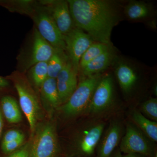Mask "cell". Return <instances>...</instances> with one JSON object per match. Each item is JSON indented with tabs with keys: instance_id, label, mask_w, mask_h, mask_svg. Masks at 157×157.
I'll return each instance as SVG.
<instances>
[{
	"instance_id": "1",
	"label": "cell",
	"mask_w": 157,
	"mask_h": 157,
	"mask_svg": "<svg viewBox=\"0 0 157 157\" xmlns=\"http://www.w3.org/2000/svg\"><path fill=\"white\" fill-rule=\"evenodd\" d=\"M75 26L94 42L111 44L113 29L121 19V5L109 0H68Z\"/></svg>"
},
{
	"instance_id": "2",
	"label": "cell",
	"mask_w": 157,
	"mask_h": 157,
	"mask_svg": "<svg viewBox=\"0 0 157 157\" xmlns=\"http://www.w3.org/2000/svg\"><path fill=\"white\" fill-rule=\"evenodd\" d=\"M27 14L32 17L35 28L45 41L55 49L66 51L64 36L44 6L39 2H33Z\"/></svg>"
},
{
	"instance_id": "3",
	"label": "cell",
	"mask_w": 157,
	"mask_h": 157,
	"mask_svg": "<svg viewBox=\"0 0 157 157\" xmlns=\"http://www.w3.org/2000/svg\"><path fill=\"white\" fill-rule=\"evenodd\" d=\"M101 76L98 75L84 77L68 101L59 107L60 110L67 117L74 116L85 111Z\"/></svg>"
},
{
	"instance_id": "4",
	"label": "cell",
	"mask_w": 157,
	"mask_h": 157,
	"mask_svg": "<svg viewBox=\"0 0 157 157\" xmlns=\"http://www.w3.org/2000/svg\"><path fill=\"white\" fill-rule=\"evenodd\" d=\"M19 97L20 106L26 117L31 133L34 135L36 128L39 105L36 96L22 77L21 72H15L10 76Z\"/></svg>"
},
{
	"instance_id": "5",
	"label": "cell",
	"mask_w": 157,
	"mask_h": 157,
	"mask_svg": "<svg viewBox=\"0 0 157 157\" xmlns=\"http://www.w3.org/2000/svg\"><path fill=\"white\" fill-rule=\"evenodd\" d=\"M35 132L33 141L30 143V157H56L59 146L54 125L45 124Z\"/></svg>"
},
{
	"instance_id": "6",
	"label": "cell",
	"mask_w": 157,
	"mask_h": 157,
	"mask_svg": "<svg viewBox=\"0 0 157 157\" xmlns=\"http://www.w3.org/2000/svg\"><path fill=\"white\" fill-rule=\"evenodd\" d=\"M54 51V48L34 28L29 47L25 52L21 54L18 60L19 69L22 71L21 73L26 72L31 67L38 63L48 62Z\"/></svg>"
},
{
	"instance_id": "7",
	"label": "cell",
	"mask_w": 157,
	"mask_h": 157,
	"mask_svg": "<svg viewBox=\"0 0 157 157\" xmlns=\"http://www.w3.org/2000/svg\"><path fill=\"white\" fill-rule=\"evenodd\" d=\"M150 140L135 124L129 123L127 124L125 134L121 139L119 148L124 154L152 156L154 151Z\"/></svg>"
},
{
	"instance_id": "8",
	"label": "cell",
	"mask_w": 157,
	"mask_h": 157,
	"mask_svg": "<svg viewBox=\"0 0 157 157\" xmlns=\"http://www.w3.org/2000/svg\"><path fill=\"white\" fill-rule=\"evenodd\" d=\"M105 124L94 122L88 124L79 133L75 142L76 153L81 157H90L94 153L104 133Z\"/></svg>"
},
{
	"instance_id": "9",
	"label": "cell",
	"mask_w": 157,
	"mask_h": 157,
	"mask_svg": "<svg viewBox=\"0 0 157 157\" xmlns=\"http://www.w3.org/2000/svg\"><path fill=\"white\" fill-rule=\"evenodd\" d=\"M114 91L112 76L110 74L102 76L86 111L88 113L96 114L108 109L113 102Z\"/></svg>"
},
{
	"instance_id": "10",
	"label": "cell",
	"mask_w": 157,
	"mask_h": 157,
	"mask_svg": "<svg viewBox=\"0 0 157 157\" xmlns=\"http://www.w3.org/2000/svg\"><path fill=\"white\" fill-rule=\"evenodd\" d=\"M64 39L68 58L74 67L78 71L82 56L94 41L88 34L76 27L64 36Z\"/></svg>"
},
{
	"instance_id": "11",
	"label": "cell",
	"mask_w": 157,
	"mask_h": 157,
	"mask_svg": "<svg viewBox=\"0 0 157 157\" xmlns=\"http://www.w3.org/2000/svg\"><path fill=\"white\" fill-rule=\"evenodd\" d=\"M39 2L48 11L63 36H66L76 27L67 1L45 0Z\"/></svg>"
},
{
	"instance_id": "12",
	"label": "cell",
	"mask_w": 157,
	"mask_h": 157,
	"mask_svg": "<svg viewBox=\"0 0 157 157\" xmlns=\"http://www.w3.org/2000/svg\"><path fill=\"white\" fill-rule=\"evenodd\" d=\"M113 66L121 89L125 94H130L139 80L137 68L131 62L118 57H117Z\"/></svg>"
},
{
	"instance_id": "13",
	"label": "cell",
	"mask_w": 157,
	"mask_h": 157,
	"mask_svg": "<svg viewBox=\"0 0 157 157\" xmlns=\"http://www.w3.org/2000/svg\"><path fill=\"white\" fill-rule=\"evenodd\" d=\"M78 70L74 67L69 60L57 76V87L60 106L68 101L76 89L78 84Z\"/></svg>"
},
{
	"instance_id": "14",
	"label": "cell",
	"mask_w": 157,
	"mask_h": 157,
	"mask_svg": "<svg viewBox=\"0 0 157 157\" xmlns=\"http://www.w3.org/2000/svg\"><path fill=\"white\" fill-rule=\"evenodd\" d=\"M122 135L120 122L113 121L103 133L98 147L97 157H109L119 144Z\"/></svg>"
},
{
	"instance_id": "15",
	"label": "cell",
	"mask_w": 157,
	"mask_h": 157,
	"mask_svg": "<svg viewBox=\"0 0 157 157\" xmlns=\"http://www.w3.org/2000/svg\"><path fill=\"white\" fill-rule=\"evenodd\" d=\"M117 57L116 51L112 46L79 71L84 77L101 75V73L113 65Z\"/></svg>"
},
{
	"instance_id": "16",
	"label": "cell",
	"mask_w": 157,
	"mask_h": 157,
	"mask_svg": "<svg viewBox=\"0 0 157 157\" xmlns=\"http://www.w3.org/2000/svg\"><path fill=\"white\" fill-rule=\"evenodd\" d=\"M123 14L131 21H141L149 19L154 14L151 4L141 1H131L124 7Z\"/></svg>"
},
{
	"instance_id": "17",
	"label": "cell",
	"mask_w": 157,
	"mask_h": 157,
	"mask_svg": "<svg viewBox=\"0 0 157 157\" xmlns=\"http://www.w3.org/2000/svg\"><path fill=\"white\" fill-rule=\"evenodd\" d=\"M135 125L151 141H157V123L149 119L140 111L135 110L132 113Z\"/></svg>"
},
{
	"instance_id": "18",
	"label": "cell",
	"mask_w": 157,
	"mask_h": 157,
	"mask_svg": "<svg viewBox=\"0 0 157 157\" xmlns=\"http://www.w3.org/2000/svg\"><path fill=\"white\" fill-rule=\"evenodd\" d=\"M42 101L46 105L52 108L60 106L56 78L48 77L40 89Z\"/></svg>"
},
{
	"instance_id": "19",
	"label": "cell",
	"mask_w": 157,
	"mask_h": 157,
	"mask_svg": "<svg viewBox=\"0 0 157 157\" xmlns=\"http://www.w3.org/2000/svg\"><path fill=\"white\" fill-rule=\"evenodd\" d=\"M2 111L6 119L10 123H18L22 120L19 105L13 97L3 96L1 99Z\"/></svg>"
},
{
	"instance_id": "20",
	"label": "cell",
	"mask_w": 157,
	"mask_h": 157,
	"mask_svg": "<svg viewBox=\"0 0 157 157\" xmlns=\"http://www.w3.org/2000/svg\"><path fill=\"white\" fill-rule=\"evenodd\" d=\"M69 60L66 51L55 49L53 55L47 62L48 77L56 78Z\"/></svg>"
},
{
	"instance_id": "21",
	"label": "cell",
	"mask_w": 157,
	"mask_h": 157,
	"mask_svg": "<svg viewBox=\"0 0 157 157\" xmlns=\"http://www.w3.org/2000/svg\"><path fill=\"white\" fill-rule=\"evenodd\" d=\"M26 72L32 84L40 90L42 84L48 77L47 62L38 63L31 67Z\"/></svg>"
},
{
	"instance_id": "22",
	"label": "cell",
	"mask_w": 157,
	"mask_h": 157,
	"mask_svg": "<svg viewBox=\"0 0 157 157\" xmlns=\"http://www.w3.org/2000/svg\"><path fill=\"white\" fill-rule=\"evenodd\" d=\"M112 46L111 44L94 42L82 56L79 62L78 71L83 69L90 62L107 51Z\"/></svg>"
},
{
	"instance_id": "23",
	"label": "cell",
	"mask_w": 157,
	"mask_h": 157,
	"mask_svg": "<svg viewBox=\"0 0 157 157\" xmlns=\"http://www.w3.org/2000/svg\"><path fill=\"white\" fill-rule=\"evenodd\" d=\"M141 110L144 115H146V117L149 119L157 122V98H151L147 101H144L141 104Z\"/></svg>"
},
{
	"instance_id": "24",
	"label": "cell",
	"mask_w": 157,
	"mask_h": 157,
	"mask_svg": "<svg viewBox=\"0 0 157 157\" xmlns=\"http://www.w3.org/2000/svg\"><path fill=\"white\" fill-rule=\"evenodd\" d=\"M25 137H23L14 141H10L8 143L2 144V150L5 153H11L20 147L23 143Z\"/></svg>"
},
{
	"instance_id": "25",
	"label": "cell",
	"mask_w": 157,
	"mask_h": 157,
	"mask_svg": "<svg viewBox=\"0 0 157 157\" xmlns=\"http://www.w3.org/2000/svg\"><path fill=\"white\" fill-rule=\"evenodd\" d=\"M25 137L24 135L20 131L15 129L9 130L3 137L2 144H4Z\"/></svg>"
},
{
	"instance_id": "26",
	"label": "cell",
	"mask_w": 157,
	"mask_h": 157,
	"mask_svg": "<svg viewBox=\"0 0 157 157\" xmlns=\"http://www.w3.org/2000/svg\"><path fill=\"white\" fill-rule=\"evenodd\" d=\"M30 143L11 153L8 157H30Z\"/></svg>"
},
{
	"instance_id": "27",
	"label": "cell",
	"mask_w": 157,
	"mask_h": 157,
	"mask_svg": "<svg viewBox=\"0 0 157 157\" xmlns=\"http://www.w3.org/2000/svg\"><path fill=\"white\" fill-rule=\"evenodd\" d=\"M9 79L0 76V91L3 90L10 87Z\"/></svg>"
},
{
	"instance_id": "28",
	"label": "cell",
	"mask_w": 157,
	"mask_h": 157,
	"mask_svg": "<svg viewBox=\"0 0 157 157\" xmlns=\"http://www.w3.org/2000/svg\"><path fill=\"white\" fill-rule=\"evenodd\" d=\"M121 152L119 148H116L109 157H121Z\"/></svg>"
},
{
	"instance_id": "29",
	"label": "cell",
	"mask_w": 157,
	"mask_h": 157,
	"mask_svg": "<svg viewBox=\"0 0 157 157\" xmlns=\"http://www.w3.org/2000/svg\"><path fill=\"white\" fill-rule=\"evenodd\" d=\"M3 126V121L2 114V113L0 110V136L2 134V131Z\"/></svg>"
},
{
	"instance_id": "30",
	"label": "cell",
	"mask_w": 157,
	"mask_h": 157,
	"mask_svg": "<svg viewBox=\"0 0 157 157\" xmlns=\"http://www.w3.org/2000/svg\"><path fill=\"white\" fill-rule=\"evenodd\" d=\"M121 157H142V156L135 154H126L124 155H122Z\"/></svg>"
},
{
	"instance_id": "31",
	"label": "cell",
	"mask_w": 157,
	"mask_h": 157,
	"mask_svg": "<svg viewBox=\"0 0 157 157\" xmlns=\"http://www.w3.org/2000/svg\"><path fill=\"white\" fill-rule=\"evenodd\" d=\"M153 91L154 94L156 96H157V84H155L153 87Z\"/></svg>"
},
{
	"instance_id": "32",
	"label": "cell",
	"mask_w": 157,
	"mask_h": 157,
	"mask_svg": "<svg viewBox=\"0 0 157 157\" xmlns=\"http://www.w3.org/2000/svg\"><path fill=\"white\" fill-rule=\"evenodd\" d=\"M0 5H1V1H0Z\"/></svg>"
}]
</instances>
